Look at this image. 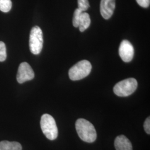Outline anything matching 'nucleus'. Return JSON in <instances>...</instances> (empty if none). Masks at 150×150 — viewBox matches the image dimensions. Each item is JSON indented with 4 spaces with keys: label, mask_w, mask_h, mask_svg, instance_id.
Listing matches in <instances>:
<instances>
[{
    "label": "nucleus",
    "mask_w": 150,
    "mask_h": 150,
    "mask_svg": "<svg viewBox=\"0 0 150 150\" xmlns=\"http://www.w3.org/2000/svg\"><path fill=\"white\" fill-rule=\"evenodd\" d=\"M7 57L6 48L4 42L0 41V62L5 61Z\"/></svg>",
    "instance_id": "obj_15"
},
{
    "label": "nucleus",
    "mask_w": 150,
    "mask_h": 150,
    "mask_svg": "<svg viewBox=\"0 0 150 150\" xmlns=\"http://www.w3.org/2000/svg\"><path fill=\"white\" fill-rule=\"evenodd\" d=\"M119 55L121 59L125 62L132 61L134 56V48L129 41L125 40L120 44L119 47Z\"/></svg>",
    "instance_id": "obj_7"
},
{
    "label": "nucleus",
    "mask_w": 150,
    "mask_h": 150,
    "mask_svg": "<svg viewBox=\"0 0 150 150\" xmlns=\"http://www.w3.org/2000/svg\"><path fill=\"white\" fill-rule=\"evenodd\" d=\"M115 0H101L100 12L103 18L108 20L112 16L115 8Z\"/></svg>",
    "instance_id": "obj_8"
},
{
    "label": "nucleus",
    "mask_w": 150,
    "mask_h": 150,
    "mask_svg": "<svg viewBox=\"0 0 150 150\" xmlns=\"http://www.w3.org/2000/svg\"><path fill=\"white\" fill-rule=\"evenodd\" d=\"M0 150H22V146L17 142L4 141L0 142Z\"/></svg>",
    "instance_id": "obj_11"
},
{
    "label": "nucleus",
    "mask_w": 150,
    "mask_h": 150,
    "mask_svg": "<svg viewBox=\"0 0 150 150\" xmlns=\"http://www.w3.org/2000/svg\"><path fill=\"white\" fill-rule=\"evenodd\" d=\"M12 7L11 0H0V11L3 12H8Z\"/></svg>",
    "instance_id": "obj_12"
},
{
    "label": "nucleus",
    "mask_w": 150,
    "mask_h": 150,
    "mask_svg": "<svg viewBox=\"0 0 150 150\" xmlns=\"http://www.w3.org/2000/svg\"><path fill=\"white\" fill-rule=\"evenodd\" d=\"M138 83L134 78H129L121 81L113 87L114 93L118 96H129L137 88Z\"/></svg>",
    "instance_id": "obj_4"
},
{
    "label": "nucleus",
    "mask_w": 150,
    "mask_h": 150,
    "mask_svg": "<svg viewBox=\"0 0 150 150\" xmlns=\"http://www.w3.org/2000/svg\"><path fill=\"white\" fill-rule=\"evenodd\" d=\"M82 12H83L82 11H81L78 8H76L75 10L74 16H73V19H72V23L74 27H79L81 15Z\"/></svg>",
    "instance_id": "obj_13"
},
{
    "label": "nucleus",
    "mask_w": 150,
    "mask_h": 150,
    "mask_svg": "<svg viewBox=\"0 0 150 150\" xmlns=\"http://www.w3.org/2000/svg\"><path fill=\"white\" fill-rule=\"evenodd\" d=\"M78 9L82 12H85L90 7L88 0H78Z\"/></svg>",
    "instance_id": "obj_14"
},
{
    "label": "nucleus",
    "mask_w": 150,
    "mask_h": 150,
    "mask_svg": "<svg viewBox=\"0 0 150 150\" xmlns=\"http://www.w3.org/2000/svg\"><path fill=\"white\" fill-rule=\"evenodd\" d=\"M139 5L144 8H147L150 6V0H136Z\"/></svg>",
    "instance_id": "obj_16"
},
{
    "label": "nucleus",
    "mask_w": 150,
    "mask_h": 150,
    "mask_svg": "<svg viewBox=\"0 0 150 150\" xmlns=\"http://www.w3.org/2000/svg\"><path fill=\"white\" fill-rule=\"evenodd\" d=\"M34 77L35 73L30 64L27 62H22L20 64L17 75V80L18 83H23L31 80Z\"/></svg>",
    "instance_id": "obj_6"
},
{
    "label": "nucleus",
    "mask_w": 150,
    "mask_h": 150,
    "mask_svg": "<svg viewBox=\"0 0 150 150\" xmlns=\"http://www.w3.org/2000/svg\"><path fill=\"white\" fill-rule=\"evenodd\" d=\"M43 33L40 27L36 26L30 32L29 46L30 51L34 54H40L43 47Z\"/></svg>",
    "instance_id": "obj_5"
},
{
    "label": "nucleus",
    "mask_w": 150,
    "mask_h": 150,
    "mask_svg": "<svg viewBox=\"0 0 150 150\" xmlns=\"http://www.w3.org/2000/svg\"><path fill=\"white\" fill-rule=\"evenodd\" d=\"M92 65L87 60H82L74 65L69 70V75L72 81H78L87 77L91 72Z\"/></svg>",
    "instance_id": "obj_3"
},
{
    "label": "nucleus",
    "mask_w": 150,
    "mask_h": 150,
    "mask_svg": "<svg viewBox=\"0 0 150 150\" xmlns=\"http://www.w3.org/2000/svg\"><path fill=\"white\" fill-rule=\"evenodd\" d=\"M41 128L43 134L50 140L56 139L58 129L54 117L48 114H44L41 118Z\"/></svg>",
    "instance_id": "obj_2"
},
{
    "label": "nucleus",
    "mask_w": 150,
    "mask_h": 150,
    "mask_svg": "<svg viewBox=\"0 0 150 150\" xmlns=\"http://www.w3.org/2000/svg\"><path fill=\"white\" fill-rule=\"evenodd\" d=\"M75 126L79 136L82 141L88 143L95 141L97 138L96 131L90 122L85 119L80 118L76 121Z\"/></svg>",
    "instance_id": "obj_1"
},
{
    "label": "nucleus",
    "mask_w": 150,
    "mask_h": 150,
    "mask_svg": "<svg viewBox=\"0 0 150 150\" xmlns=\"http://www.w3.org/2000/svg\"><path fill=\"white\" fill-rule=\"evenodd\" d=\"M115 147L116 150H132L130 141L124 135H120L116 138Z\"/></svg>",
    "instance_id": "obj_9"
},
{
    "label": "nucleus",
    "mask_w": 150,
    "mask_h": 150,
    "mask_svg": "<svg viewBox=\"0 0 150 150\" xmlns=\"http://www.w3.org/2000/svg\"><path fill=\"white\" fill-rule=\"evenodd\" d=\"M91 24L90 16L88 13L83 12L81 14L79 27L81 32H83L87 29Z\"/></svg>",
    "instance_id": "obj_10"
},
{
    "label": "nucleus",
    "mask_w": 150,
    "mask_h": 150,
    "mask_svg": "<svg viewBox=\"0 0 150 150\" xmlns=\"http://www.w3.org/2000/svg\"><path fill=\"white\" fill-rule=\"evenodd\" d=\"M144 129L145 131L147 134H150V117H149L146 118V121L144 122Z\"/></svg>",
    "instance_id": "obj_17"
}]
</instances>
